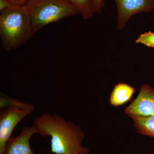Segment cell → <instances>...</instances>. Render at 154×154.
<instances>
[{
    "instance_id": "cell-13",
    "label": "cell",
    "mask_w": 154,
    "mask_h": 154,
    "mask_svg": "<svg viewBox=\"0 0 154 154\" xmlns=\"http://www.w3.org/2000/svg\"><path fill=\"white\" fill-rule=\"evenodd\" d=\"M92 4L94 13L101 14L102 9L105 5L104 0H92Z\"/></svg>"
},
{
    "instance_id": "cell-8",
    "label": "cell",
    "mask_w": 154,
    "mask_h": 154,
    "mask_svg": "<svg viewBox=\"0 0 154 154\" xmlns=\"http://www.w3.org/2000/svg\"><path fill=\"white\" fill-rule=\"evenodd\" d=\"M135 92V89L127 84L119 83L116 85L110 94V104L118 107L129 101Z\"/></svg>"
},
{
    "instance_id": "cell-3",
    "label": "cell",
    "mask_w": 154,
    "mask_h": 154,
    "mask_svg": "<svg viewBox=\"0 0 154 154\" xmlns=\"http://www.w3.org/2000/svg\"><path fill=\"white\" fill-rule=\"evenodd\" d=\"M26 6L34 33L46 25L79 14L75 7L67 0H31Z\"/></svg>"
},
{
    "instance_id": "cell-14",
    "label": "cell",
    "mask_w": 154,
    "mask_h": 154,
    "mask_svg": "<svg viewBox=\"0 0 154 154\" xmlns=\"http://www.w3.org/2000/svg\"><path fill=\"white\" fill-rule=\"evenodd\" d=\"M14 5L8 0H0V11L1 12L4 10L11 8Z\"/></svg>"
},
{
    "instance_id": "cell-10",
    "label": "cell",
    "mask_w": 154,
    "mask_h": 154,
    "mask_svg": "<svg viewBox=\"0 0 154 154\" xmlns=\"http://www.w3.org/2000/svg\"><path fill=\"white\" fill-rule=\"evenodd\" d=\"M76 8L83 19H88L94 14L92 0H67Z\"/></svg>"
},
{
    "instance_id": "cell-4",
    "label": "cell",
    "mask_w": 154,
    "mask_h": 154,
    "mask_svg": "<svg viewBox=\"0 0 154 154\" xmlns=\"http://www.w3.org/2000/svg\"><path fill=\"white\" fill-rule=\"evenodd\" d=\"M34 108L22 109L17 107L3 108L0 112V154H4L7 144L17 125L30 115Z\"/></svg>"
},
{
    "instance_id": "cell-1",
    "label": "cell",
    "mask_w": 154,
    "mask_h": 154,
    "mask_svg": "<svg viewBox=\"0 0 154 154\" xmlns=\"http://www.w3.org/2000/svg\"><path fill=\"white\" fill-rule=\"evenodd\" d=\"M33 123L38 134L44 137H51L52 153L89 154V149L83 146L85 135L81 127L57 113H42L35 117Z\"/></svg>"
},
{
    "instance_id": "cell-9",
    "label": "cell",
    "mask_w": 154,
    "mask_h": 154,
    "mask_svg": "<svg viewBox=\"0 0 154 154\" xmlns=\"http://www.w3.org/2000/svg\"><path fill=\"white\" fill-rule=\"evenodd\" d=\"M135 128L140 134L154 138V116H131Z\"/></svg>"
},
{
    "instance_id": "cell-7",
    "label": "cell",
    "mask_w": 154,
    "mask_h": 154,
    "mask_svg": "<svg viewBox=\"0 0 154 154\" xmlns=\"http://www.w3.org/2000/svg\"><path fill=\"white\" fill-rule=\"evenodd\" d=\"M36 134H38V131L35 125L24 126L18 136L10 139L4 154H34L30 140Z\"/></svg>"
},
{
    "instance_id": "cell-2",
    "label": "cell",
    "mask_w": 154,
    "mask_h": 154,
    "mask_svg": "<svg viewBox=\"0 0 154 154\" xmlns=\"http://www.w3.org/2000/svg\"><path fill=\"white\" fill-rule=\"evenodd\" d=\"M34 34L26 6H13L1 12L0 38L6 52L18 49L30 41Z\"/></svg>"
},
{
    "instance_id": "cell-6",
    "label": "cell",
    "mask_w": 154,
    "mask_h": 154,
    "mask_svg": "<svg viewBox=\"0 0 154 154\" xmlns=\"http://www.w3.org/2000/svg\"><path fill=\"white\" fill-rule=\"evenodd\" d=\"M127 115L149 116H154V89L148 85L141 86L139 93L125 108Z\"/></svg>"
},
{
    "instance_id": "cell-5",
    "label": "cell",
    "mask_w": 154,
    "mask_h": 154,
    "mask_svg": "<svg viewBox=\"0 0 154 154\" xmlns=\"http://www.w3.org/2000/svg\"><path fill=\"white\" fill-rule=\"evenodd\" d=\"M117 6V27L122 29L132 16L154 8V0H115Z\"/></svg>"
},
{
    "instance_id": "cell-15",
    "label": "cell",
    "mask_w": 154,
    "mask_h": 154,
    "mask_svg": "<svg viewBox=\"0 0 154 154\" xmlns=\"http://www.w3.org/2000/svg\"><path fill=\"white\" fill-rule=\"evenodd\" d=\"M14 6H26L31 0H8Z\"/></svg>"
},
{
    "instance_id": "cell-11",
    "label": "cell",
    "mask_w": 154,
    "mask_h": 154,
    "mask_svg": "<svg viewBox=\"0 0 154 154\" xmlns=\"http://www.w3.org/2000/svg\"><path fill=\"white\" fill-rule=\"evenodd\" d=\"M17 107L22 109L34 108V106L32 104L21 102L1 93L0 94V108L2 109L5 107Z\"/></svg>"
},
{
    "instance_id": "cell-12",
    "label": "cell",
    "mask_w": 154,
    "mask_h": 154,
    "mask_svg": "<svg viewBox=\"0 0 154 154\" xmlns=\"http://www.w3.org/2000/svg\"><path fill=\"white\" fill-rule=\"evenodd\" d=\"M136 42L154 48V32L149 31L141 34L136 40Z\"/></svg>"
}]
</instances>
